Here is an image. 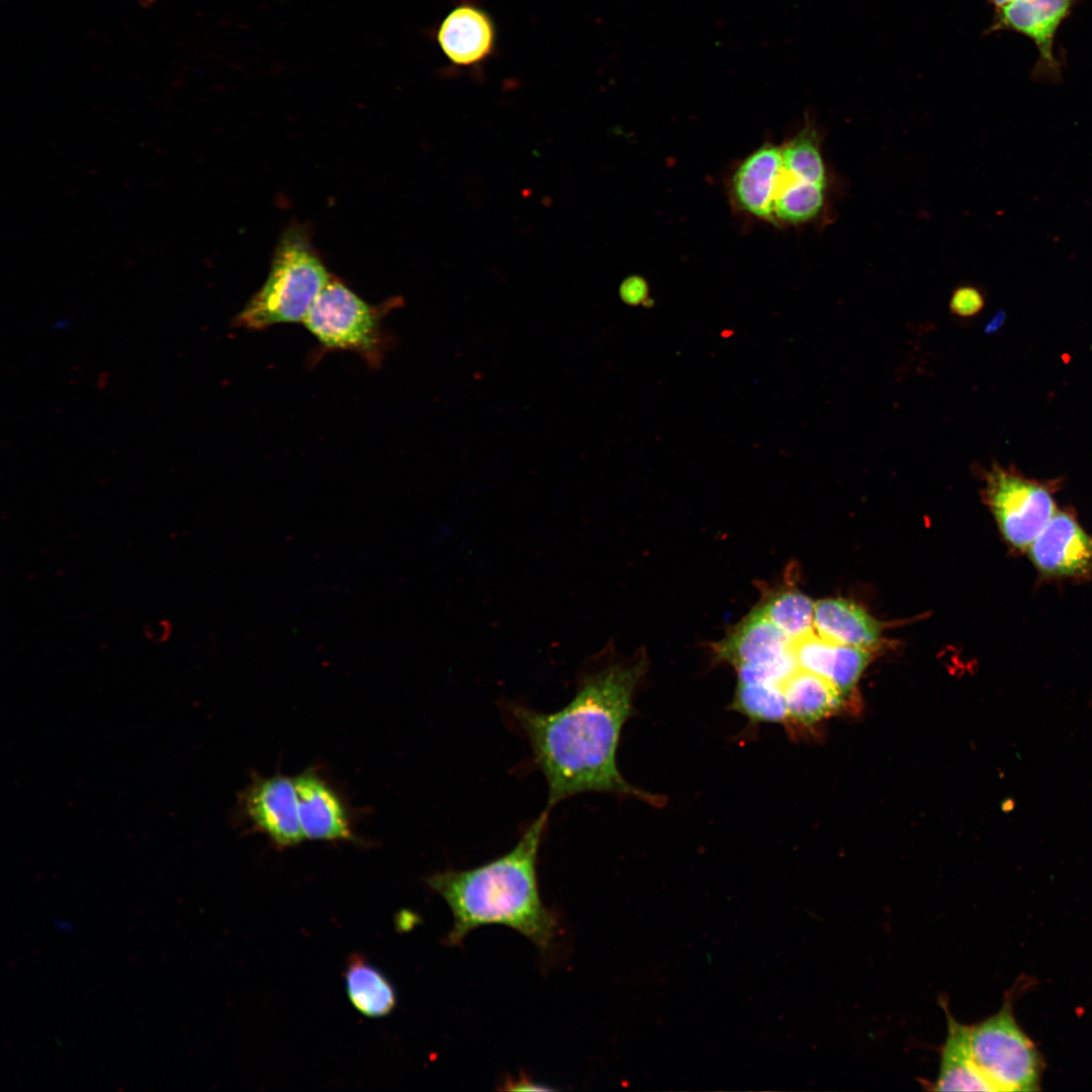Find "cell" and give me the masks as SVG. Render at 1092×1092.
I'll return each mask as SVG.
<instances>
[{
    "label": "cell",
    "instance_id": "obj_18",
    "mask_svg": "<svg viewBox=\"0 0 1092 1092\" xmlns=\"http://www.w3.org/2000/svg\"><path fill=\"white\" fill-rule=\"evenodd\" d=\"M824 188L794 178L782 166L772 200L771 225H799L814 219L824 205Z\"/></svg>",
    "mask_w": 1092,
    "mask_h": 1092
},
{
    "label": "cell",
    "instance_id": "obj_20",
    "mask_svg": "<svg viewBox=\"0 0 1092 1092\" xmlns=\"http://www.w3.org/2000/svg\"><path fill=\"white\" fill-rule=\"evenodd\" d=\"M783 169L794 178L825 186L826 170L816 128L809 122L781 144Z\"/></svg>",
    "mask_w": 1092,
    "mask_h": 1092
},
{
    "label": "cell",
    "instance_id": "obj_13",
    "mask_svg": "<svg viewBox=\"0 0 1092 1092\" xmlns=\"http://www.w3.org/2000/svg\"><path fill=\"white\" fill-rule=\"evenodd\" d=\"M438 42L445 56L458 66L483 61L492 51L494 30L481 9L462 5L453 9L438 29Z\"/></svg>",
    "mask_w": 1092,
    "mask_h": 1092
},
{
    "label": "cell",
    "instance_id": "obj_21",
    "mask_svg": "<svg viewBox=\"0 0 1092 1092\" xmlns=\"http://www.w3.org/2000/svg\"><path fill=\"white\" fill-rule=\"evenodd\" d=\"M731 709L753 722L780 723L788 720L781 685L738 681Z\"/></svg>",
    "mask_w": 1092,
    "mask_h": 1092
},
{
    "label": "cell",
    "instance_id": "obj_8",
    "mask_svg": "<svg viewBox=\"0 0 1092 1092\" xmlns=\"http://www.w3.org/2000/svg\"><path fill=\"white\" fill-rule=\"evenodd\" d=\"M1026 550L1045 577L1085 578L1092 574V537L1070 511L1057 510Z\"/></svg>",
    "mask_w": 1092,
    "mask_h": 1092
},
{
    "label": "cell",
    "instance_id": "obj_6",
    "mask_svg": "<svg viewBox=\"0 0 1092 1092\" xmlns=\"http://www.w3.org/2000/svg\"><path fill=\"white\" fill-rule=\"evenodd\" d=\"M983 494L1005 541L1028 548L1057 511L1054 499L1061 479L1037 480L1012 466L993 463L984 473Z\"/></svg>",
    "mask_w": 1092,
    "mask_h": 1092
},
{
    "label": "cell",
    "instance_id": "obj_1",
    "mask_svg": "<svg viewBox=\"0 0 1092 1092\" xmlns=\"http://www.w3.org/2000/svg\"><path fill=\"white\" fill-rule=\"evenodd\" d=\"M645 663L612 662L580 672L572 699L545 713L522 704L508 711L530 745L548 787V809L583 793H611L661 807L665 800L629 784L617 766V748L632 713Z\"/></svg>",
    "mask_w": 1092,
    "mask_h": 1092
},
{
    "label": "cell",
    "instance_id": "obj_14",
    "mask_svg": "<svg viewBox=\"0 0 1092 1092\" xmlns=\"http://www.w3.org/2000/svg\"><path fill=\"white\" fill-rule=\"evenodd\" d=\"M943 1008L947 1031L940 1052L937 1077L931 1084L934 1091H995L994 1085L976 1063L970 1044V1025L961 1023Z\"/></svg>",
    "mask_w": 1092,
    "mask_h": 1092
},
{
    "label": "cell",
    "instance_id": "obj_10",
    "mask_svg": "<svg viewBox=\"0 0 1092 1092\" xmlns=\"http://www.w3.org/2000/svg\"><path fill=\"white\" fill-rule=\"evenodd\" d=\"M243 808L252 825L277 847L294 846L304 839L294 779L255 778L243 794Z\"/></svg>",
    "mask_w": 1092,
    "mask_h": 1092
},
{
    "label": "cell",
    "instance_id": "obj_4",
    "mask_svg": "<svg viewBox=\"0 0 1092 1092\" xmlns=\"http://www.w3.org/2000/svg\"><path fill=\"white\" fill-rule=\"evenodd\" d=\"M1012 1003L1008 996L997 1013L970 1025L972 1054L996 1091H1035L1039 1089L1043 1063L1017 1024Z\"/></svg>",
    "mask_w": 1092,
    "mask_h": 1092
},
{
    "label": "cell",
    "instance_id": "obj_12",
    "mask_svg": "<svg viewBox=\"0 0 1092 1092\" xmlns=\"http://www.w3.org/2000/svg\"><path fill=\"white\" fill-rule=\"evenodd\" d=\"M716 655L736 667L796 662L792 640L756 608L715 647Z\"/></svg>",
    "mask_w": 1092,
    "mask_h": 1092
},
{
    "label": "cell",
    "instance_id": "obj_16",
    "mask_svg": "<svg viewBox=\"0 0 1092 1092\" xmlns=\"http://www.w3.org/2000/svg\"><path fill=\"white\" fill-rule=\"evenodd\" d=\"M788 720L812 725L832 715L842 703V694L827 679L798 668L783 684Z\"/></svg>",
    "mask_w": 1092,
    "mask_h": 1092
},
{
    "label": "cell",
    "instance_id": "obj_23",
    "mask_svg": "<svg viewBox=\"0 0 1092 1092\" xmlns=\"http://www.w3.org/2000/svg\"><path fill=\"white\" fill-rule=\"evenodd\" d=\"M985 297L975 286L965 285L956 289L949 301V307L953 314L962 317H971L978 314L984 307Z\"/></svg>",
    "mask_w": 1092,
    "mask_h": 1092
},
{
    "label": "cell",
    "instance_id": "obj_5",
    "mask_svg": "<svg viewBox=\"0 0 1092 1092\" xmlns=\"http://www.w3.org/2000/svg\"><path fill=\"white\" fill-rule=\"evenodd\" d=\"M380 318L379 307L330 276L302 323L324 348L352 351L377 365L385 343Z\"/></svg>",
    "mask_w": 1092,
    "mask_h": 1092
},
{
    "label": "cell",
    "instance_id": "obj_7",
    "mask_svg": "<svg viewBox=\"0 0 1092 1092\" xmlns=\"http://www.w3.org/2000/svg\"><path fill=\"white\" fill-rule=\"evenodd\" d=\"M1081 0H1012L994 10L986 33L1011 30L1030 38L1038 50L1032 70L1037 81L1061 80V63L1054 54L1055 36L1061 23Z\"/></svg>",
    "mask_w": 1092,
    "mask_h": 1092
},
{
    "label": "cell",
    "instance_id": "obj_17",
    "mask_svg": "<svg viewBox=\"0 0 1092 1092\" xmlns=\"http://www.w3.org/2000/svg\"><path fill=\"white\" fill-rule=\"evenodd\" d=\"M350 1002L366 1017L388 1015L396 1005V993L388 978L363 954L353 953L345 968Z\"/></svg>",
    "mask_w": 1092,
    "mask_h": 1092
},
{
    "label": "cell",
    "instance_id": "obj_9",
    "mask_svg": "<svg viewBox=\"0 0 1092 1092\" xmlns=\"http://www.w3.org/2000/svg\"><path fill=\"white\" fill-rule=\"evenodd\" d=\"M781 169V145L768 140L738 160L725 181L733 211L745 219L771 224L772 200Z\"/></svg>",
    "mask_w": 1092,
    "mask_h": 1092
},
{
    "label": "cell",
    "instance_id": "obj_2",
    "mask_svg": "<svg viewBox=\"0 0 1092 1092\" xmlns=\"http://www.w3.org/2000/svg\"><path fill=\"white\" fill-rule=\"evenodd\" d=\"M549 811L541 812L507 853L473 869L443 871L427 878L428 886L446 901L453 914L446 944H460L481 925L500 924L522 933L540 949L550 946L558 923L541 900L537 877Z\"/></svg>",
    "mask_w": 1092,
    "mask_h": 1092
},
{
    "label": "cell",
    "instance_id": "obj_19",
    "mask_svg": "<svg viewBox=\"0 0 1092 1092\" xmlns=\"http://www.w3.org/2000/svg\"><path fill=\"white\" fill-rule=\"evenodd\" d=\"M758 608L792 642L813 632L815 604L799 590L775 593Z\"/></svg>",
    "mask_w": 1092,
    "mask_h": 1092
},
{
    "label": "cell",
    "instance_id": "obj_24",
    "mask_svg": "<svg viewBox=\"0 0 1092 1092\" xmlns=\"http://www.w3.org/2000/svg\"><path fill=\"white\" fill-rule=\"evenodd\" d=\"M619 293L624 302L636 305L647 299L648 286L642 277L633 275L621 283Z\"/></svg>",
    "mask_w": 1092,
    "mask_h": 1092
},
{
    "label": "cell",
    "instance_id": "obj_25",
    "mask_svg": "<svg viewBox=\"0 0 1092 1092\" xmlns=\"http://www.w3.org/2000/svg\"><path fill=\"white\" fill-rule=\"evenodd\" d=\"M508 1090H549V1087H544L538 1083H534L527 1078L523 1077L520 1081L506 1083Z\"/></svg>",
    "mask_w": 1092,
    "mask_h": 1092
},
{
    "label": "cell",
    "instance_id": "obj_3",
    "mask_svg": "<svg viewBox=\"0 0 1092 1092\" xmlns=\"http://www.w3.org/2000/svg\"><path fill=\"white\" fill-rule=\"evenodd\" d=\"M330 274L299 229H289L274 252L268 277L237 315L238 327L263 330L303 322Z\"/></svg>",
    "mask_w": 1092,
    "mask_h": 1092
},
{
    "label": "cell",
    "instance_id": "obj_26",
    "mask_svg": "<svg viewBox=\"0 0 1092 1092\" xmlns=\"http://www.w3.org/2000/svg\"><path fill=\"white\" fill-rule=\"evenodd\" d=\"M57 928L63 931H70L73 929V925L70 922L57 919L55 922Z\"/></svg>",
    "mask_w": 1092,
    "mask_h": 1092
},
{
    "label": "cell",
    "instance_id": "obj_15",
    "mask_svg": "<svg viewBox=\"0 0 1092 1092\" xmlns=\"http://www.w3.org/2000/svg\"><path fill=\"white\" fill-rule=\"evenodd\" d=\"M814 629L836 643L869 648L881 637L880 624L862 608L844 599H825L815 604Z\"/></svg>",
    "mask_w": 1092,
    "mask_h": 1092
},
{
    "label": "cell",
    "instance_id": "obj_11",
    "mask_svg": "<svg viewBox=\"0 0 1092 1092\" xmlns=\"http://www.w3.org/2000/svg\"><path fill=\"white\" fill-rule=\"evenodd\" d=\"M294 783L304 838L321 841L355 838L345 803L331 784L312 769L294 778Z\"/></svg>",
    "mask_w": 1092,
    "mask_h": 1092
},
{
    "label": "cell",
    "instance_id": "obj_22",
    "mask_svg": "<svg viewBox=\"0 0 1092 1092\" xmlns=\"http://www.w3.org/2000/svg\"><path fill=\"white\" fill-rule=\"evenodd\" d=\"M869 660L870 653L866 648L834 642L827 661L825 679L842 696H846L855 687Z\"/></svg>",
    "mask_w": 1092,
    "mask_h": 1092
},
{
    "label": "cell",
    "instance_id": "obj_27",
    "mask_svg": "<svg viewBox=\"0 0 1092 1092\" xmlns=\"http://www.w3.org/2000/svg\"><path fill=\"white\" fill-rule=\"evenodd\" d=\"M988 1L993 5L994 10H996V9H999V8L1005 6L1006 4L1011 2L1012 0H988Z\"/></svg>",
    "mask_w": 1092,
    "mask_h": 1092
}]
</instances>
